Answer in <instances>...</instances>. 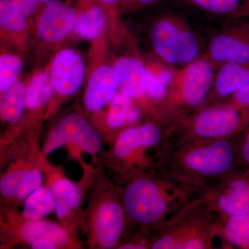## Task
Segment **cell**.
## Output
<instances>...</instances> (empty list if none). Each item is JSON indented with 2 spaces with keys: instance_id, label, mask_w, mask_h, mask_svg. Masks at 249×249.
I'll use <instances>...</instances> for the list:
<instances>
[{
  "instance_id": "cell-23",
  "label": "cell",
  "mask_w": 249,
  "mask_h": 249,
  "mask_svg": "<svg viewBox=\"0 0 249 249\" xmlns=\"http://www.w3.org/2000/svg\"><path fill=\"white\" fill-rule=\"evenodd\" d=\"M27 89V86L23 82L18 81L4 92L0 107L1 118L4 121L16 123L20 119L23 108L26 104Z\"/></svg>"
},
{
  "instance_id": "cell-11",
  "label": "cell",
  "mask_w": 249,
  "mask_h": 249,
  "mask_svg": "<svg viewBox=\"0 0 249 249\" xmlns=\"http://www.w3.org/2000/svg\"><path fill=\"white\" fill-rule=\"evenodd\" d=\"M49 73L53 90L62 96H71L76 93L84 83V62L76 51L64 49L53 57Z\"/></svg>"
},
{
  "instance_id": "cell-26",
  "label": "cell",
  "mask_w": 249,
  "mask_h": 249,
  "mask_svg": "<svg viewBox=\"0 0 249 249\" xmlns=\"http://www.w3.org/2000/svg\"><path fill=\"white\" fill-rule=\"evenodd\" d=\"M55 209L53 195L45 188H41L33 192L24 204L23 215L26 219L36 221L49 214Z\"/></svg>"
},
{
  "instance_id": "cell-12",
  "label": "cell",
  "mask_w": 249,
  "mask_h": 249,
  "mask_svg": "<svg viewBox=\"0 0 249 249\" xmlns=\"http://www.w3.org/2000/svg\"><path fill=\"white\" fill-rule=\"evenodd\" d=\"M119 89L132 99L147 96V67L142 60L133 56L119 58L112 67Z\"/></svg>"
},
{
  "instance_id": "cell-10",
  "label": "cell",
  "mask_w": 249,
  "mask_h": 249,
  "mask_svg": "<svg viewBox=\"0 0 249 249\" xmlns=\"http://www.w3.org/2000/svg\"><path fill=\"white\" fill-rule=\"evenodd\" d=\"M78 12L66 3L54 0L44 4L37 20L39 40L47 45H56L73 32Z\"/></svg>"
},
{
  "instance_id": "cell-9",
  "label": "cell",
  "mask_w": 249,
  "mask_h": 249,
  "mask_svg": "<svg viewBox=\"0 0 249 249\" xmlns=\"http://www.w3.org/2000/svg\"><path fill=\"white\" fill-rule=\"evenodd\" d=\"M71 142L91 154L97 152L101 147L97 132L78 114H69L57 123L49 134L44 150L49 154Z\"/></svg>"
},
{
  "instance_id": "cell-35",
  "label": "cell",
  "mask_w": 249,
  "mask_h": 249,
  "mask_svg": "<svg viewBox=\"0 0 249 249\" xmlns=\"http://www.w3.org/2000/svg\"><path fill=\"white\" fill-rule=\"evenodd\" d=\"M32 248L36 249H55V245L52 242L46 240H37L32 243Z\"/></svg>"
},
{
  "instance_id": "cell-22",
  "label": "cell",
  "mask_w": 249,
  "mask_h": 249,
  "mask_svg": "<svg viewBox=\"0 0 249 249\" xmlns=\"http://www.w3.org/2000/svg\"><path fill=\"white\" fill-rule=\"evenodd\" d=\"M53 87L48 71H40L31 78L27 87L26 106L30 109L44 107L53 93Z\"/></svg>"
},
{
  "instance_id": "cell-2",
  "label": "cell",
  "mask_w": 249,
  "mask_h": 249,
  "mask_svg": "<svg viewBox=\"0 0 249 249\" xmlns=\"http://www.w3.org/2000/svg\"><path fill=\"white\" fill-rule=\"evenodd\" d=\"M222 221L202 192L192 196L163 225L153 249L214 248Z\"/></svg>"
},
{
  "instance_id": "cell-21",
  "label": "cell",
  "mask_w": 249,
  "mask_h": 249,
  "mask_svg": "<svg viewBox=\"0 0 249 249\" xmlns=\"http://www.w3.org/2000/svg\"><path fill=\"white\" fill-rule=\"evenodd\" d=\"M220 238L228 245L249 249V213L226 218L221 227Z\"/></svg>"
},
{
  "instance_id": "cell-17",
  "label": "cell",
  "mask_w": 249,
  "mask_h": 249,
  "mask_svg": "<svg viewBox=\"0 0 249 249\" xmlns=\"http://www.w3.org/2000/svg\"><path fill=\"white\" fill-rule=\"evenodd\" d=\"M106 12L96 0L84 3L77 15L73 34L85 40H96L106 25Z\"/></svg>"
},
{
  "instance_id": "cell-1",
  "label": "cell",
  "mask_w": 249,
  "mask_h": 249,
  "mask_svg": "<svg viewBox=\"0 0 249 249\" xmlns=\"http://www.w3.org/2000/svg\"><path fill=\"white\" fill-rule=\"evenodd\" d=\"M165 175L194 191L213 188L238 169L236 142L169 139L165 155Z\"/></svg>"
},
{
  "instance_id": "cell-7",
  "label": "cell",
  "mask_w": 249,
  "mask_h": 249,
  "mask_svg": "<svg viewBox=\"0 0 249 249\" xmlns=\"http://www.w3.org/2000/svg\"><path fill=\"white\" fill-rule=\"evenodd\" d=\"M235 170L202 193L222 220L249 213V168Z\"/></svg>"
},
{
  "instance_id": "cell-16",
  "label": "cell",
  "mask_w": 249,
  "mask_h": 249,
  "mask_svg": "<svg viewBox=\"0 0 249 249\" xmlns=\"http://www.w3.org/2000/svg\"><path fill=\"white\" fill-rule=\"evenodd\" d=\"M249 83V62H227L219 65L213 91L218 98H229Z\"/></svg>"
},
{
  "instance_id": "cell-3",
  "label": "cell",
  "mask_w": 249,
  "mask_h": 249,
  "mask_svg": "<svg viewBox=\"0 0 249 249\" xmlns=\"http://www.w3.org/2000/svg\"><path fill=\"white\" fill-rule=\"evenodd\" d=\"M198 191L165 175L162 185L139 178L124 192V209L131 219L143 225L165 222Z\"/></svg>"
},
{
  "instance_id": "cell-5",
  "label": "cell",
  "mask_w": 249,
  "mask_h": 249,
  "mask_svg": "<svg viewBox=\"0 0 249 249\" xmlns=\"http://www.w3.org/2000/svg\"><path fill=\"white\" fill-rule=\"evenodd\" d=\"M176 139L217 140L238 135L249 127V107L230 104L201 107L172 124Z\"/></svg>"
},
{
  "instance_id": "cell-37",
  "label": "cell",
  "mask_w": 249,
  "mask_h": 249,
  "mask_svg": "<svg viewBox=\"0 0 249 249\" xmlns=\"http://www.w3.org/2000/svg\"><path fill=\"white\" fill-rule=\"evenodd\" d=\"M52 1H54V0H38L39 2H40L41 4H45Z\"/></svg>"
},
{
  "instance_id": "cell-20",
  "label": "cell",
  "mask_w": 249,
  "mask_h": 249,
  "mask_svg": "<svg viewBox=\"0 0 249 249\" xmlns=\"http://www.w3.org/2000/svg\"><path fill=\"white\" fill-rule=\"evenodd\" d=\"M27 16L14 0H0V29L1 35L20 39L27 34Z\"/></svg>"
},
{
  "instance_id": "cell-18",
  "label": "cell",
  "mask_w": 249,
  "mask_h": 249,
  "mask_svg": "<svg viewBox=\"0 0 249 249\" xmlns=\"http://www.w3.org/2000/svg\"><path fill=\"white\" fill-rule=\"evenodd\" d=\"M42 178L36 170L11 172L0 181V191L4 196H14L22 199L37 190Z\"/></svg>"
},
{
  "instance_id": "cell-14",
  "label": "cell",
  "mask_w": 249,
  "mask_h": 249,
  "mask_svg": "<svg viewBox=\"0 0 249 249\" xmlns=\"http://www.w3.org/2000/svg\"><path fill=\"white\" fill-rule=\"evenodd\" d=\"M124 223V210L117 203L108 201L98 209L96 234L98 242L104 248L114 247L122 232Z\"/></svg>"
},
{
  "instance_id": "cell-33",
  "label": "cell",
  "mask_w": 249,
  "mask_h": 249,
  "mask_svg": "<svg viewBox=\"0 0 249 249\" xmlns=\"http://www.w3.org/2000/svg\"><path fill=\"white\" fill-rule=\"evenodd\" d=\"M96 1L102 5L107 12L109 11L111 14H114L117 10V8L120 6L123 0H96Z\"/></svg>"
},
{
  "instance_id": "cell-24",
  "label": "cell",
  "mask_w": 249,
  "mask_h": 249,
  "mask_svg": "<svg viewBox=\"0 0 249 249\" xmlns=\"http://www.w3.org/2000/svg\"><path fill=\"white\" fill-rule=\"evenodd\" d=\"M24 240L28 242L37 240H46L55 246L63 245L67 240L66 232L58 226L46 222L28 223L22 231Z\"/></svg>"
},
{
  "instance_id": "cell-25",
  "label": "cell",
  "mask_w": 249,
  "mask_h": 249,
  "mask_svg": "<svg viewBox=\"0 0 249 249\" xmlns=\"http://www.w3.org/2000/svg\"><path fill=\"white\" fill-rule=\"evenodd\" d=\"M53 196L55 212L59 217H65L80 204V196L78 190L65 178L54 183Z\"/></svg>"
},
{
  "instance_id": "cell-30",
  "label": "cell",
  "mask_w": 249,
  "mask_h": 249,
  "mask_svg": "<svg viewBox=\"0 0 249 249\" xmlns=\"http://www.w3.org/2000/svg\"><path fill=\"white\" fill-rule=\"evenodd\" d=\"M240 139L236 142L240 162L247 165L249 168V127L238 134Z\"/></svg>"
},
{
  "instance_id": "cell-31",
  "label": "cell",
  "mask_w": 249,
  "mask_h": 249,
  "mask_svg": "<svg viewBox=\"0 0 249 249\" xmlns=\"http://www.w3.org/2000/svg\"><path fill=\"white\" fill-rule=\"evenodd\" d=\"M228 104L239 107H249V83L229 98Z\"/></svg>"
},
{
  "instance_id": "cell-4",
  "label": "cell",
  "mask_w": 249,
  "mask_h": 249,
  "mask_svg": "<svg viewBox=\"0 0 249 249\" xmlns=\"http://www.w3.org/2000/svg\"><path fill=\"white\" fill-rule=\"evenodd\" d=\"M214 65L199 58L173 71L162 103L165 119L173 124L202 107L213 86Z\"/></svg>"
},
{
  "instance_id": "cell-29",
  "label": "cell",
  "mask_w": 249,
  "mask_h": 249,
  "mask_svg": "<svg viewBox=\"0 0 249 249\" xmlns=\"http://www.w3.org/2000/svg\"><path fill=\"white\" fill-rule=\"evenodd\" d=\"M132 98L124 91H118L110 102L107 124L111 128H118L124 124L126 115L130 107Z\"/></svg>"
},
{
  "instance_id": "cell-28",
  "label": "cell",
  "mask_w": 249,
  "mask_h": 249,
  "mask_svg": "<svg viewBox=\"0 0 249 249\" xmlns=\"http://www.w3.org/2000/svg\"><path fill=\"white\" fill-rule=\"evenodd\" d=\"M173 73L168 70H153L147 67L148 98L160 101L165 98Z\"/></svg>"
},
{
  "instance_id": "cell-34",
  "label": "cell",
  "mask_w": 249,
  "mask_h": 249,
  "mask_svg": "<svg viewBox=\"0 0 249 249\" xmlns=\"http://www.w3.org/2000/svg\"><path fill=\"white\" fill-rule=\"evenodd\" d=\"M140 118V112L136 107H129L125 117L126 124H134L139 121Z\"/></svg>"
},
{
  "instance_id": "cell-15",
  "label": "cell",
  "mask_w": 249,
  "mask_h": 249,
  "mask_svg": "<svg viewBox=\"0 0 249 249\" xmlns=\"http://www.w3.org/2000/svg\"><path fill=\"white\" fill-rule=\"evenodd\" d=\"M163 137V131L159 124L148 123L126 129L119 135L114 147V153L118 158L124 159L139 147H152L160 143Z\"/></svg>"
},
{
  "instance_id": "cell-36",
  "label": "cell",
  "mask_w": 249,
  "mask_h": 249,
  "mask_svg": "<svg viewBox=\"0 0 249 249\" xmlns=\"http://www.w3.org/2000/svg\"><path fill=\"white\" fill-rule=\"evenodd\" d=\"M121 249H145V247H143V246L139 245H132V244H129V245H125L122 246V247H120Z\"/></svg>"
},
{
  "instance_id": "cell-6",
  "label": "cell",
  "mask_w": 249,
  "mask_h": 249,
  "mask_svg": "<svg viewBox=\"0 0 249 249\" xmlns=\"http://www.w3.org/2000/svg\"><path fill=\"white\" fill-rule=\"evenodd\" d=\"M150 40L154 52L170 65H185L199 58V46L186 21L175 15H165L152 25Z\"/></svg>"
},
{
  "instance_id": "cell-8",
  "label": "cell",
  "mask_w": 249,
  "mask_h": 249,
  "mask_svg": "<svg viewBox=\"0 0 249 249\" xmlns=\"http://www.w3.org/2000/svg\"><path fill=\"white\" fill-rule=\"evenodd\" d=\"M206 58L218 67L227 62H249V18L235 21L214 35Z\"/></svg>"
},
{
  "instance_id": "cell-13",
  "label": "cell",
  "mask_w": 249,
  "mask_h": 249,
  "mask_svg": "<svg viewBox=\"0 0 249 249\" xmlns=\"http://www.w3.org/2000/svg\"><path fill=\"white\" fill-rule=\"evenodd\" d=\"M118 89L112 67L99 65L88 80L84 97L85 107L91 111L100 110L111 102Z\"/></svg>"
},
{
  "instance_id": "cell-19",
  "label": "cell",
  "mask_w": 249,
  "mask_h": 249,
  "mask_svg": "<svg viewBox=\"0 0 249 249\" xmlns=\"http://www.w3.org/2000/svg\"><path fill=\"white\" fill-rule=\"evenodd\" d=\"M209 14L234 21L249 18V0H181Z\"/></svg>"
},
{
  "instance_id": "cell-27",
  "label": "cell",
  "mask_w": 249,
  "mask_h": 249,
  "mask_svg": "<svg viewBox=\"0 0 249 249\" xmlns=\"http://www.w3.org/2000/svg\"><path fill=\"white\" fill-rule=\"evenodd\" d=\"M22 69L19 56L13 53H4L0 56V91L6 92L18 81Z\"/></svg>"
},
{
  "instance_id": "cell-32",
  "label": "cell",
  "mask_w": 249,
  "mask_h": 249,
  "mask_svg": "<svg viewBox=\"0 0 249 249\" xmlns=\"http://www.w3.org/2000/svg\"><path fill=\"white\" fill-rule=\"evenodd\" d=\"M156 1L157 0H123L120 6L122 11H132L152 4Z\"/></svg>"
}]
</instances>
